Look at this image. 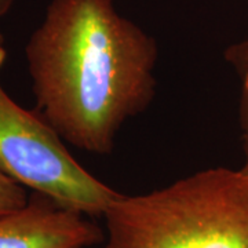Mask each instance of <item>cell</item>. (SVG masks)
Masks as SVG:
<instances>
[{
	"instance_id": "cell-1",
	"label": "cell",
	"mask_w": 248,
	"mask_h": 248,
	"mask_svg": "<svg viewBox=\"0 0 248 248\" xmlns=\"http://www.w3.org/2000/svg\"><path fill=\"white\" fill-rule=\"evenodd\" d=\"M37 113L80 151L109 155L156 95V40L115 0H51L25 47Z\"/></svg>"
},
{
	"instance_id": "cell-2",
	"label": "cell",
	"mask_w": 248,
	"mask_h": 248,
	"mask_svg": "<svg viewBox=\"0 0 248 248\" xmlns=\"http://www.w3.org/2000/svg\"><path fill=\"white\" fill-rule=\"evenodd\" d=\"M104 219L105 248H248V174L215 167L120 195Z\"/></svg>"
},
{
	"instance_id": "cell-3",
	"label": "cell",
	"mask_w": 248,
	"mask_h": 248,
	"mask_svg": "<svg viewBox=\"0 0 248 248\" xmlns=\"http://www.w3.org/2000/svg\"><path fill=\"white\" fill-rule=\"evenodd\" d=\"M6 55L0 33V71ZM63 142L42 116L18 105L0 83V170L68 210L104 217L122 193L84 169Z\"/></svg>"
},
{
	"instance_id": "cell-4",
	"label": "cell",
	"mask_w": 248,
	"mask_h": 248,
	"mask_svg": "<svg viewBox=\"0 0 248 248\" xmlns=\"http://www.w3.org/2000/svg\"><path fill=\"white\" fill-rule=\"evenodd\" d=\"M104 239L90 217L35 192L22 208L0 217V248H90Z\"/></svg>"
},
{
	"instance_id": "cell-5",
	"label": "cell",
	"mask_w": 248,
	"mask_h": 248,
	"mask_svg": "<svg viewBox=\"0 0 248 248\" xmlns=\"http://www.w3.org/2000/svg\"><path fill=\"white\" fill-rule=\"evenodd\" d=\"M223 57L239 79V128L243 151L240 169L248 174V37L229 46Z\"/></svg>"
},
{
	"instance_id": "cell-6",
	"label": "cell",
	"mask_w": 248,
	"mask_h": 248,
	"mask_svg": "<svg viewBox=\"0 0 248 248\" xmlns=\"http://www.w3.org/2000/svg\"><path fill=\"white\" fill-rule=\"evenodd\" d=\"M28 200L27 189L0 170V217L22 208Z\"/></svg>"
},
{
	"instance_id": "cell-7",
	"label": "cell",
	"mask_w": 248,
	"mask_h": 248,
	"mask_svg": "<svg viewBox=\"0 0 248 248\" xmlns=\"http://www.w3.org/2000/svg\"><path fill=\"white\" fill-rule=\"evenodd\" d=\"M16 0H0V18L4 17L9 13Z\"/></svg>"
}]
</instances>
